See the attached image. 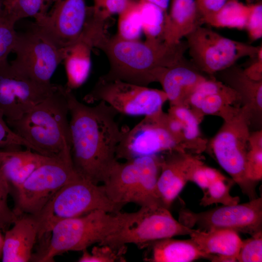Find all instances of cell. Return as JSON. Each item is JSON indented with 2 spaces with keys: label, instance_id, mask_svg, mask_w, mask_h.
Masks as SVG:
<instances>
[{
  "label": "cell",
  "instance_id": "1",
  "mask_svg": "<svg viewBox=\"0 0 262 262\" xmlns=\"http://www.w3.org/2000/svg\"><path fill=\"white\" fill-rule=\"evenodd\" d=\"M66 89L74 168L82 179L103 183L118 161L116 150L124 128L115 120L118 114L107 104L88 106Z\"/></svg>",
  "mask_w": 262,
  "mask_h": 262
},
{
  "label": "cell",
  "instance_id": "2",
  "mask_svg": "<svg viewBox=\"0 0 262 262\" xmlns=\"http://www.w3.org/2000/svg\"><path fill=\"white\" fill-rule=\"evenodd\" d=\"M97 49L109 64L101 78L147 86L158 82L166 69L181 61L188 46L186 41L170 44L158 40H126L115 34L108 35Z\"/></svg>",
  "mask_w": 262,
  "mask_h": 262
},
{
  "label": "cell",
  "instance_id": "3",
  "mask_svg": "<svg viewBox=\"0 0 262 262\" xmlns=\"http://www.w3.org/2000/svg\"><path fill=\"white\" fill-rule=\"evenodd\" d=\"M134 213H111L96 210L85 214L66 219L52 229L49 240L31 261L54 262V258L69 251H82L100 244L124 229L136 217Z\"/></svg>",
  "mask_w": 262,
  "mask_h": 262
},
{
  "label": "cell",
  "instance_id": "4",
  "mask_svg": "<svg viewBox=\"0 0 262 262\" xmlns=\"http://www.w3.org/2000/svg\"><path fill=\"white\" fill-rule=\"evenodd\" d=\"M68 114L66 89L57 84L46 99L19 119L7 124L36 147L39 153L53 157L71 151Z\"/></svg>",
  "mask_w": 262,
  "mask_h": 262
},
{
  "label": "cell",
  "instance_id": "5",
  "mask_svg": "<svg viewBox=\"0 0 262 262\" xmlns=\"http://www.w3.org/2000/svg\"><path fill=\"white\" fill-rule=\"evenodd\" d=\"M251 115L252 111L247 105L231 108L221 116L224 124L212 142L218 164L249 200L258 197L256 184L247 180L245 173Z\"/></svg>",
  "mask_w": 262,
  "mask_h": 262
},
{
  "label": "cell",
  "instance_id": "6",
  "mask_svg": "<svg viewBox=\"0 0 262 262\" xmlns=\"http://www.w3.org/2000/svg\"><path fill=\"white\" fill-rule=\"evenodd\" d=\"M124 205L112 201L103 185H99L80 177L63 186L37 214L41 224L39 239L49 233L61 220L96 210L117 213Z\"/></svg>",
  "mask_w": 262,
  "mask_h": 262
},
{
  "label": "cell",
  "instance_id": "7",
  "mask_svg": "<svg viewBox=\"0 0 262 262\" xmlns=\"http://www.w3.org/2000/svg\"><path fill=\"white\" fill-rule=\"evenodd\" d=\"M80 177L74 168L70 151L49 157L14 189V212L17 216L38 214L63 186Z\"/></svg>",
  "mask_w": 262,
  "mask_h": 262
},
{
  "label": "cell",
  "instance_id": "8",
  "mask_svg": "<svg viewBox=\"0 0 262 262\" xmlns=\"http://www.w3.org/2000/svg\"><path fill=\"white\" fill-rule=\"evenodd\" d=\"M83 100L88 104L103 101L118 114L144 116L161 114L167 101L163 90L101 77Z\"/></svg>",
  "mask_w": 262,
  "mask_h": 262
},
{
  "label": "cell",
  "instance_id": "9",
  "mask_svg": "<svg viewBox=\"0 0 262 262\" xmlns=\"http://www.w3.org/2000/svg\"><path fill=\"white\" fill-rule=\"evenodd\" d=\"M185 37L193 64L208 74L225 70L243 57H256L260 47L229 39L201 26Z\"/></svg>",
  "mask_w": 262,
  "mask_h": 262
},
{
  "label": "cell",
  "instance_id": "10",
  "mask_svg": "<svg viewBox=\"0 0 262 262\" xmlns=\"http://www.w3.org/2000/svg\"><path fill=\"white\" fill-rule=\"evenodd\" d=\"M167 114L145 116L131 129L124 128L116 150V158L126 161L159 155L175 151L185 152L182 141L166 124Z\"/></svg>",
  "mask_w": 262,
  "mask_h": 262
},
{
  "label": "cell",
  "instance_id": "11",
  "mask_svg": "<svg viewBox=\"0 0 262 262\" xmlns=\"http://www.w3.org/2000/svg\"><path fill=\"white\" fill-rule=\"evenodd\" d=\"M194 229L175 219L169 209L164 207L143 206L131 222L98 245L118 247L134 244L142 248L146 244L156 240L178 235H189Z\"/></svg>",
  "mask_w": 262,
  "mask_h": 262
},
{
  "label": "cell",
  "instance_id": "12",
  "mask_svg": "<svg viewBox=\"0 0 262 262\" xmlns=\"http://www.w3.org/2000/svg\"><path fill=\"white\" fill-rule=\"evenodd\" d=\"M178 221L191 229L196 226L203 230L229 229L252 235L262 231V198L222 205L200 213L182 209Z\"/></svg>",
  "mask_w": 262,
  "mask_h": 262
},
{
  "label": "cell",
  "instance_id": "13",
  "mask_svg": "<svg viewBox=\"0 0 262 262\" xmlns=\"http://www.w3.org/2000/svg\"><path fill=\"white\" fill-rule=\"evenodd\" d=\"M57 84L40 82L14 68L8 60L0 63V110L7 123L19 119L49 96Z\"/></svg>",
  "mask_w": 262,
  "mask_h": 262
},
{
  "label": "cell",
  "instance_id": "14",
  "mask_svg": "<svg viewBox=\"0 0 262 262\" xmlns=\"http://www.w3.org/2000/svg\"><path fill=\"white\" fill-rule=\"evenodd\" d=\"M13 52L15 59L10 62L16 70L43 83H50L58 65L63 62L64 51L32 27L17 33Z\"/></svg>",
  "mask_w": 262,
  "mask_h": 262
},
{
  "label": "cell",
  "instance_id": "15",
  "mask_svg": "<svg viewBox=\"0 0 262 262\" xmlns=\"http://www.w3.org/2000/svg\"><path fill=\"white\" fill-rule=\"evenodd\" d=\"M87 11L85 0H54L47 14L34 20L32 27L63 50L80 36Z\"/></svg>",
  "mask_w": 262,
  "mask_h": 262
},
{
  "label": "cell",
  "instance_id": "16",
  "mask_svg": "<svg viewBox=\"0 0 262 262\" xmlns=\"http://www.w3.org/2000/svg\"><path fill=\"white\" fill-rule=\"evenodd\" d=\"M106 25L101 21L88 18L76 41L64 49V63L67 82L65 87L72 91L87 80L91 67V52L108 35Z\"/></svg>",
  "mask_w": 262,
  "mask_h": 262
},
{
  "label": "cell",
  "instance_id": "17",
  "mask_svg": "<svg viewBox=\"0 0 262 262\" xmlns=\"http://www.w3.org/2000/svg\"><path fill=\"white\" fill-rule=\"evenodd\" d=\"M162 156L157 190L162 205L169 209L189 181L192 169L198 157L186 152L175 151Z\"/></svg>",
  "mask_w": 262,
  "mask_h": 262
},
{
  "label": "cell",
  "instance_id": "18",
  "mask_svg": "<svg viewBox=\"0 0 262 262\" xmlns=\"http://www.w3.org/2000/svg\"><path fill=\"white\" fill-rule=\"evenodd\" d=\"M38 215L22 214L5 232L2 255L3 262L31 261L33 247L40 231Z\"/></svg>",
  "mask_w": 262,
  "mask_h": 262
},
{
  "label": "cell",
  "instance_id": "19",
  "mask_svg": "<svg viewBox=\"0 0 262 262\" xmlns=\"http://www.w3.org/2000/svg\"><path fill=\"white\" fill-rule=\"evenodd\" d=\"M239 100H241L239 94L228 85L206 79L191 94L186 106L191 107L200 118L199 115H220Z\"/></svg>",
  "mask_w": 262,
  "mask_h": 262
},
{
  "label": "cell",
  "instance_id": "20",
  "mask_svg": "<svg viewBox=\"0 0 262 262\" xmlns=\"http://www.w3.org/2000/svg\"><path fill=\"white\" fill-rule=\"evenodd\" d=\"M194 64L184 58L178 64L166 69L158 82L170 106H186L187 100L197 85L206 78Z\"/></svg>",
  "mask_w": 262,
  "mask_h": 262
},
{
  "label": "cell",
  "instance_id": "21",
  "mask_svg": "<svg viewBox=\"0 0 262 262\" xmlns=\"http://www.w3.org/2000/svg\"><path fill=\"white\" fill-rule=\"evenodd\" d=\"M142 168L141 157L118 161L103 182L108 196L113 201L126 205L132 202L138 186Z\"/></svg>",
  "mask_w": 262,
  "mask_h": 262
},
{
  "label": "cell",
  "instance_id": "22",
  "mask_svg": "<svg viewBox=\"0 0 262 262\" xmlns=\"http://www.w3.org/2000/svg\"><path fill=\"white\" fill-rule=\"evenodd\" d=\"M210 260L215 262H237L242 240L238 232L229 229H194L189 235Z\"/></svg>",
  "mask_w": 262,
  "mask_h": 262
},
{
  "label": "cell",
  "instance_id": "23",
  "mask_svg": "<svg viewBox=\"0 0 262 262\" xmlns=\"http://www.w3.org/2000/svg\"><path fill=\"white\" fill-rule=\"evenodd\" d=\"M148 248L144 261L150 262H190L211 257L202 251L191 239L166 238L146 244Z\"/></svg>",
  "mask_w": 262,
  "mask_h": 262
},
{
  "label": "cell",
  "instance_id": "24",
  "mask_svg": "<svg viewBox=\"0 0 262 262\" xmlns=\"http://www.w3.org/2000/svg\"><path fill=\"white\" fill-rule=\"evenodd\" d=\"M202 23L196 0H171L165 16L163 40L170 44H177Z\"/></svg>",
  "mask_w": 262,
  "mask_h": 262
},
{
  "label": "cell",
  "instance_id": "25",
  "mask_svg": "<svg viewBox=\"0 0 262 262\" xmlns=\"http://www.w3.org/2000/svg\"><path fill=\"white\" fill-rule=\"evenodd\" d=\"M4 156L0 165L1 170L7 179L11 190L21 184L27 178L49 157L26 150H3Z\"/></svg>",
  "mask_w": 262,
  "mask_h": 262
},
{
  "label": "cell",
  "instance_id": "26",
  "mask_svg": "<svg viewBox=\"0 0 262 262\" xmlns=\"http://www.w3.org/2000/svg\"><path fill=\"white\" fill-rule=\"evenodd\" d=\"M227 85L234 89L240 96L241 100L248 106L251 111H262V81H256L248 77L244 70L234 66L220 71Z\"/></svg>",
  "mask_w": 262,
  "mask_h": 262
},
{
  "label": "cell",
  "instance_id": "27",
  "mask_svg": "<svg viewBox=\"0 0 262 262\" xmlns=\"http://www.w3.org/2000/svg\"><path fill=\"white\" fill-rule=\"evenodd\" d=\"M248 10V4L239 0H228L207 23L216 27L245 29Z\"/></svg>",
  "mask_w": 262,
  "mask_h": 262
},
{
  "label": "cell",
  "instance_id": "28",
  "mask_svg": "<svg viewBox=\"0 0 262 262\" xmlns=\"http://www.w3.org/2000/svg\"><path fill=\"white\" fill-rule=\"evenodd\" d=\"M54 0H12L3 4L5 15L16 23L19 20L32 17L34 20L44 17Z\"/></svg>",
  "mask_w": 262,
  "mask_h": 262
},
{
  "label": "cell",
  "instance_id": "29",
  "mask_svg": "<svg viewBox=\"0 0 262 262\" xmlns=\"http://www.w3.org/2000/svg\"><path fill=\"white\" fill-rule=\"evenodd\" d=\"M138 3L143 33L147 40H163L165 16L167 14L159 7L142 0Z\"/></svg>",
  "mask_w": 262,
  "mask_h": 262
},
{
  "label": "cell",
  "instance_id": "30",
  "mask_svg": "<svg viewBox=\"0 0 262 262\" xmlns=\"http://www.w3.org/2000/svg\"><path fill=\"white\" fill-rule=\"evenodd\" d=\"M118 15L116 34L126 40L140 39L143 32L138 1L130 0L125 8Z\"/></svg>",
  "mask_w": 262,
  "mask_h": 262
},
{
  "label": "cell",
  "instance_id": "31",
  "mask_svg": "<svg viewBox=\"0 0 262 262\" xmlns=\"http://www.w3.org/2000/svg\"><path fill=\"white\" fill-rule=\"evenodd\" d=\"M235 182L232 179L219 180L211 183L200 200V204L207 206L219 203L230 205L239 203L240 198L230 195V190Z\"/></svg>",
  "mask_w": 262,
  "mask_h": 262
},
{
  "label": "cell",
  "instance_id": "32",
  "mask_svg": "<svg viewBox=\"0 0 262 262\" xmlns=\"http://www.w3.org/2000/svg\"><path fill=\"white\" fill-rule=\"evenodd\" d=\"M262 131L250 134L249 148L246 163V176L250 181L256 184L262 178Z\"/></svg>",
  "mask_w": 262,
  "mask_h": 262
},
{
  "label": "cell",
  "instance_id": "33",
  "mask_svg": "<svg viewBox=\"0 0 262 262\" xmlns=\"http://www.w3.org/2000/svg\"><path fill=\"white\" fill-rule=\"evenodd\" d=\"M168 114L179 119L182 124L183 141L194 142L198 140L200 132V118L190 108L185 105L170 106Z\"/></svg>",
  "mask_w": 262,
  "mask_h": 262
},
{
  "label": "cell",
  "instance_id": "34",
  "mask_svg": "<svg viewBox=\"0 0 262 262\" xmlns=\"http://www.w3.org/2000/svg\"><path fill=\"white\" fill-rule=\"evenodd\" d=\"M127 247L124 245L114 247L108 245L94 246L91 252L87 249L82 250V254L79 259L80 262H126L125 255Z\"/></svg>",
  "mask_w": 262,
  "mask_h": 262
},
{
  "label": "cell",
  "instance_id": "35",
  "mask_svg": "<svg viewBox=\"0 0 262 262\" xmlns=\"http://www.w3.org/2000/svg\"><path fill=\"white\" fill-rule=\"evenodd\" d=\"M21 147L39 153L36 147L10 127L0 110V148L5 150H18Z\"/></svg>",
  "mask_w": 262,
  "mask_h": 262
},
{
  "label": "cell",
  "instance_id": "36",
  "mask_svg": "<svg viewBox=\"0 0 262 262\" xmlns=\"http://www.w3.org/2000/svg\"><path fill=\"white\" fill-rule=\"evenodd\" d=\"M1 165V164H0ZM0 165V230L5 232L18 218L13 210L9 208L7 198L11 193L10 184Z\"/></svg>",
  "mask_w": 262,
  "mask_h": 262
},
{
  "label": "cell",
  "instance_id": "37",
  "mask_svg": "<svg viewBox=\"0 0 262 262\" xmlns=\"http://www.w3.org/2000/svg\"><path fill=\"white\" fill-rule=\"evenodd\" d=\"M15 24L5 14L0 16V63L7 61L9 54L13 52L17 33Z\"/></svg>",
  "mask_w": 262,
  "mask_h": 262
},
{
  "label": "cell",
  "instance_id": "38",
  "mask_svg": "<svg viewBox=\"0 0 262 262\" xmlns=\"http://www.w3.org/2000/svg\"><path fill=\"white\" fill-rule=\"evenodd\" d=\"M251 236V237L242 240L237 262H262V231Z\"/></svg>",
  "mask_w": 262,
  "mask_h": 262
},
{
  "label": "cell",
  "instance_id": "39",
  "mask_svg": "<svg viewBox=\"0 0 262 262\" xmlns=\"http://www.w3.org/2000/svg\"><path fill=\"white\" fill-rule=\"evenodd\" d=\"M248 13L245 29L246 30L251 41L262 36V2L248 4Z\"/></svg>",
  "mask_w": 262,
  "mask_h": 262
},
{
  "label": "cell",
  "instance_id": "40",
  "mask_svg": "<svg viewBox=\"0 0 262 262\" xmlns=\"http://www.w3.org/2000/svg\"><path fill=\"white\" fill-rule=\"evenodd\" d=\"M130 0H94L91 6L94 14L106 20L114 15H118L127 6Z\"/></svg>",
  "mask_w": 262,
  "mask_h": 262
},
{
  "label": "cell",
  "instance_id": "41",
  "mask_svg": "<svg viewBox=\"0 0 262 262\" xmlns=\"http://www.w3.org/2000/svg\"><path fill=\"white\" fill-rule=\"evenodd\" d=\"M227 0H196L197 10L203 23H207L221 9Z\"/></svg>",
  "mask_w": 262,
  "mask_h": 262
},
{
  "label": "cell",
  "instance_id": "42",
  "mask_svg": "<svg viewBox=\"0 0 262 262\" xmlns=\"http://www.w3.org/2000/svg\"><path fill=\"white\" fill-rule=\"evenodd\" d=\"M204 164L198 159L194 165L190 176L189 181L196 184L204 192L209 183L204 170Z\"/></svg>",
  "mask_w": 262,
  "mask_h": 262
},
{
  "label": "cell",
  "instance_id": "43",
  "mask_svg": "<svg viewBox=\"0 0 262 262\" xmlns=\"http://www.w3.org/2000/svg\"><path fill=\"white\" fill-rule=\"evenodd\" d=\"M256 60L244 70L245 74L251 79L262 81V46H260L258 52Z\"/></svg>",
  "mask_w": 262,
  "mask_h": 262
},
{
  "label": "cell",
  "instance_id": "44",
  "mask_svg": "<svg viewBox=\"0 0 262 262\" xmlns=\"http://www.w3.org/2000/svg\"><path fill=\"white\" fill-rule=\"evenodd\" d=\"M3 242L4 237L2 236L1 231L0 230V258L2 257Z\"/></svg>",
  "mask_w": 262,
  "mask_h": 262
},
{
  "label": "cell",
  "instance_id": "45",
  "mask_svg": "<svg viewBox=\"0 0 262 262\" xmlns=\"http://www.w3.org/2000/svg\"><path fill=\"white\" fill-rule=\"evenodd\" d=\"M4 14L3 0H0V16H3Z\"/></svg>",
  "mask_w": 262,
  "mask_h": 262
},
{
  "label": "cell",
  "instance_id": "46",
  "mask_svg": "<svg viewBox=\"0 0 262 262\" xmlns=\"http://www.w3.org/2000/svg\"><path fill=\"white\" fill-rule=\"evenodd\" d=\"M4 156V151H0V165L1 164Z\"/></svg>",
  "mask_w": 262,
  "mask_h": 262
},
{
  "label": "cell",
  "instance_id": "47",
  "mask_svg": "<svg viewBox=\"0 0 262 262\" xmlns=\"http://www.w3.org/2000/svg\"><path fill=\"white\" fill-rule=\"evenodd\" d=\"M12 0H3V4L8 3L11 1Z\"/></svg>",
  "mask_w": 262,
  "mask_h": 262
}]
</instances>
